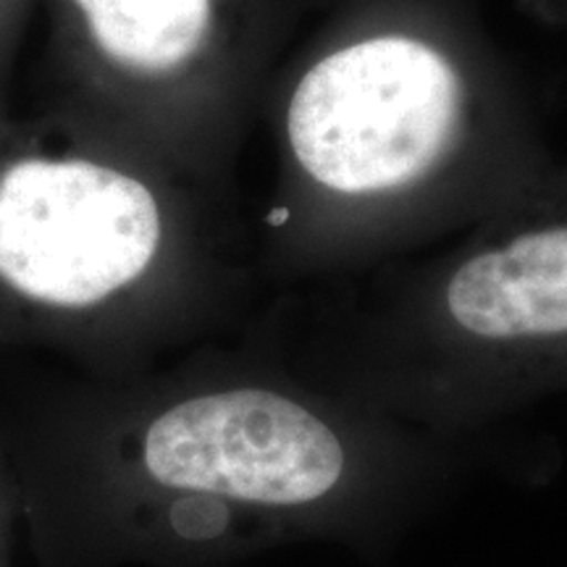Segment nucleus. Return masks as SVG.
I'll return each mask as SVG.
<instances>
[{
  "label": "nucleus",
  "mask_w": 567,
  "mask_h": 567,
  "mask_svg": "<svg viewBox=\"0 0 567 567\" xmlns=\"http://www.w3.org/2000/svg\"><path fill=\"white\" fill-rule=\"evenodd\" d=\"M308 0H38L55 134L234 200V172Z\"/></svg>",
  "instance_id": "nucleus-5"
},
{
  "label": "nucleus",
  "mask_w": 567,
  "mask_h": 567,
  "mask_svg": "<svg viewBox=\"0 0 567 567\" xmlns=\"http://www.w3.org/2000/svg\"><path fill=\"white\" fill-rule=\"evenodd\" d=\"M0 436L38 567H226L302 544L384 563L467 488L555 465L509 431L442 436L350 400L255 316L151 371L48 381Z\"/></svg>",
  "instance_id": "nucleus-1"
},
{
  "label": "nucleus",
  "mask_w": 567,
  "mask_h": 567,
  "mask_svg": "<svg viewBox=\"0 0 567 567\" xmlns=\"http://www.w3.org/2000/svg\"><path fill=\"white\" fill-rule=\"evenodd\" d=\"M21 530L19 488L13 478V467L0 436V567H13V547Z\"/></svg>",
  "instance_id": "nucleus-7"
},
{
  "label": "nucleus",
  "mask_w": 567,
  "mask_h": 567,
  "mask_svg": "<svg viewBox=\"0 0 567 567\" xmlns=\"http://www.w3.org/2000/svg\"><path fill=\"white\" fill-rule=\"evenodd\" d=\"M258 321L323 386L442 436L567 394V163L429 250L276 292Z\"/></svg>",
  "instance_id": "nucleus-4"
},
{
  "label": "nucleus",
  "mask_w": 567,
  "mask_h": 567,
  "mask_svg": "<svg viewBox=\"0 0 567 567\" xmlns=\"http://www.w3.org/2000/svg\"><path fill=\"white\" fill-rule=\"evenodd\" d=\"M268 80L274 176L252 231L271 292L429 250L555 172L476 0H308Z\"/></svg>",
  "instance_id": "nucleus-2"
},
{
  "label": "nucleus",
  "mask_w": 567,
  "mask_h": 567,
  "mask_svg": "<svg viewBox=\"0 0 567 567\" xmlns=\"http://www.w3.org/2000/svg\"><path fill=\"white\" fill-rule=\"evenodd\" d=\"M515 3L536 24L567 34V0H515Z\"/></svg>",
  "instance_id": "nucleus-8"
},
{
  "label": "nucleus",
  "mask_w": 567,
  "mask_h": 567,
  "mask_svg": "<svg viewBox=\"0 0 567 567\" xmlns=\"http://www.w3.org/2000/svg\"><path fill=\"white\" fill-rule=\"evenodd\" d=\"M260 292L237 200L0 109V350L124 379L239 334Z\"/></svg>",
  "instance_id": "nucleus-3"
},
{
  "label": "nucleus",
  "mask_w": 567,
  "mask_h": 567,
  "mask_svg": "<svg viewBox=\"0 0 567 567\" xmlns=\"http://www.w3.org/2000/svg\"><path fill=\"white\" fill-rule=\"evenodd\" d=\"M38 0H0V109H13L17 63Z\"/></svg>",
  "instance_id": "nucleus-6"
}]
</instances>
